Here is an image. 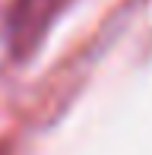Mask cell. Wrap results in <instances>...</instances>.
Wrapping results in <instances>:
<instances>
[{
    "label": "cell",
    "mask_w": 152,
    "mask_h": 155,
    "mask_svg": "<svg viewBox=\"0 0 152 155\" xmlns=\"http://www.w3.org/2000/svg\"><path fill=\"white\" fill-rule=\"evenodd\" d=\"M67 6L70 0H16L6 16V41L13 57H29Z\"/></svg>",
    "instance_id": "cell-1"
}]
</instances>
